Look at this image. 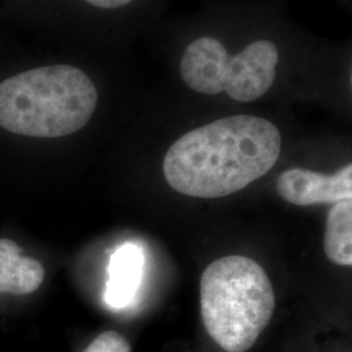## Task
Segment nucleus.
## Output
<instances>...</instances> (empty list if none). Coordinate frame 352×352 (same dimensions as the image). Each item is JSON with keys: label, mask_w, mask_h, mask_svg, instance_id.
<instances>
[{"label": "nucleus", "mask_w": 352, "mask_h": 352, "mask_svg": "<svg viewBox=\"0 0 352 352\" xmlns=\"http://www.w3.org/2000/svg\"><path fill=\"white\" fill-rule=\"evenodd\" d=\"M97 103V88L82 69L39 67L0 82V126L28 138H64L87 126Z\"/></svg>", "instance_id": "f03ea898"}, {"label": "nucleus", "mask_w": 352, "mask_h": 352, "mask_svg": "<svg viewBox=\"0 0 352 352\" xmlns=\"http://www.w3.org/2000/svg\"><path fill=\"white\" fill-rule=\"evenodd\" d=\"M278 195L292 205L337 204L352 197V166L327 175L304 168H289L278 176Z\"/></svg>", "instance_id": "39448f33"}, {"label": "nucleus", "mask_w": 352, "mask_h": 352, "mask_svg": "<svg viewBox=\"0 0 352 352\" xmlns=\"http://www.w3.org/2000/svg\"><path fill=\"white\" fill-rule=\"evenodd\" d=\"M200 308L204 327L219 347L227 352H245L273 317L274 289L256 261L226 256L204 270Z\"/></svg>", "instance_id": "7ed1b4c3"}, {"label": "nucleus", "mask_w": 352, "mask_h": 352, "mask_svg": "<svg viewBox=\"0 0 352 352\" xmlns=\"http://www.w3.org/2000/svg\"><path fill=\"white\" fill-rule=\"evenodd\" d=\"M84 352H131V346L122 334L110 330L100 334Z\"/></svg>", "instance_id": "1a4fd4ad"}, {"label": "nucleus", "mask_w": 352, "mask_h": 352, "mask_svg": "<svg viewBox=\"0 0 352 352\" xmlns=\"http://www.w3.org/2000/svg\"><path fill=\"white\" fill-rule=\"evenodd\" d=\"M144 254L136 244L128 243L113 253L110 260V279L106 302L113 308H123L133 300L142 274Z\"/></svg>", "instance_id": "0eeeda50"}, {"label": "nucleus", "mask_w": 352, "mask_h": 352, "mask_svg": "<svg viewBox=\"0 0 352 352\" xmlns=\"http://www.w3.org/2000/svg\"><path fill=\"white\" fill-rule=\"evenodd\" d=\"M21 252L12 240L0 239V294L28 295L41 287L43 266Z\"/></svg>", "instance_id": "423d86ee"}, {"label": "nucleus", "mask_w": 352, "mask_h": 352, "mask_svg": "<svg viewBox=\"0 0 352 352\" xmlns=\"http://www.w3.org/2000/svg\"><path fill=\"white\" fill-rule=\"evenodd\" d=\"M280 151L282 136L272 122L227 116L176 140L164 155V179L182 195L221 199L267 174Z\"/></svg>", "instance_id": "f257e3e1"}, {"label": "nucleus", "mask_w": 352, "mask_h": 352, "mask_svg": "<svg viewBox=\"0 0 352 352\" xmlns=\"http://www.w3.org/2000/svg\"><path fill=\"white\" fill-rule=\"evenodd\" d=\"M327 257L334 264L352 265V200L334 204L327 214L324 238Z\"/></svg>", "instance_id": "6e6552de"}, {"label": "nucleus", "mask_w": 352, "mask_h": 352, "mask_svg": "<svg viewBox=\"0 0 352 352\" xmlns=\"http://www.w3.org/2000/svg\"><path fill=\"white\" fill-rule=\"evenodd\" d=\"M279 51L269 39L248 43L230 55L217 38L204 36L192 41L180 59V76L196 93L217 96L226 93L234 101H257L273 87Z\"/></svg>", "instance_id": "20e7f679"}, {"label": "nucleus", "mask_w": 352, "mask_h": 352, "mask_svg": "<svg viewBox=\"0 0 352 352\" xmlns=\"http://www.w3.org/2000/svg\"><path fill=\"white\" fill-rule=\"evenodd\" d=\"M90 6L102 8V10H115L120 7H126L131 4L133 0H84Z\"/></svg>", "instance_id": "9d476101"}]
</instances>
